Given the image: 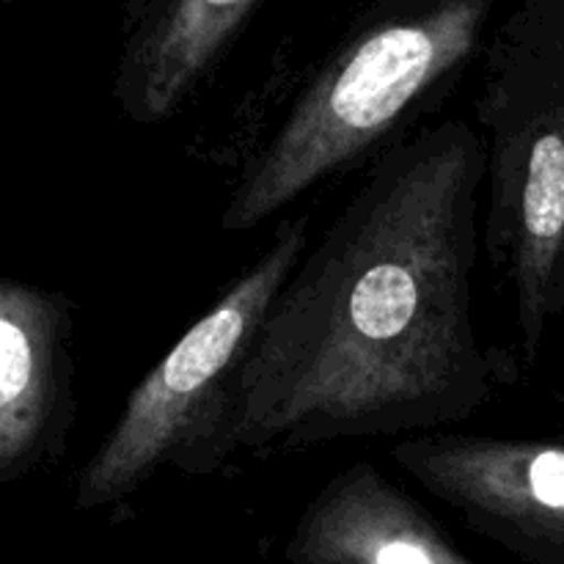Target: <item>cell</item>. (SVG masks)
<instances>
[{
	"instance_id": "obj_1",
	"label": "cell",
	"mask_w": 564,
	"mask_h": 564,
	"mask_svg": "<svg viewBox=\"0 0 564 564\" xmlns=\"http://www.w3.org/2000/svg\"><path fill=\"white\" fill-rule=\"evenodd\" d=\"M485 176L482 138L457 119L367 165L237 375L235 452L435 433L516 380L474 325Z\"/></svg>"
},
{
	"instance_id": "obj_2",
	"label": "cell",
	"mask_w": 564,
	"mask_h": 564,
	"mask_svg": "<svg viewBox=\"0 0 564 564\" xmlns=\"http://www.w3.org/2000/svg\"><path fill=\"white\" fill-rule=\"evenodd\" d=\"M499 0H375L312 69L242 169L220 229L251 231L323 182L372 165L446 97Z\"/></svg>"
},
{
	"instance_id": "obj_3",
	"label": "cell",
	"mask_w": 564,
	"mask_h": 564,
	"mask_svg": "<svg viewBox=\"0 0 564 564\" xmlns=\"http://www.w3.org/2000/svg\"><path fill=\"white\" fill-rule=\"evenodd\" d=\"M474 113L488 158L485 253L532 367L564 314V0H521L496 28Z\"/></svg>"
},
{
	"instance_id": "obj_4",
	"label": "cell",
	"mask_w": 564,
	"mask_h": 564,
	"mask_svg": "<svg viewBox=\"0 0 564 564\" xmlns=\"http://www.w3.org/2000/svg\"><path fill=\"white\" fill-rule=\"evenodd\" d=\"M308 248V215L275 224L264 251L127 394L113 427L77 471V510L121 505L163 468L209 477L237 455L235 380Z\"/></svg>"
},
{
	"instance_id": "obj_5",
	"label": "cell",
	"mask_w": 564,
	"mask_h": 564,
	"mask_svg": "<svg viewBox=\"0 0 564 564\" xmlns=\"http://www.w3.org/2000/svg\"><path fill=\"white\" fill-rule=\"evenodd\" d=\"M424 494L468 527L543 564H564V433L411 435L389 449Z\"/></svg>"
},
{
	"instance_id": "obj_6",
	"label": "cell",
	"mask_w": 564,
	"mask_h": 564,
	"mask_svg": "<svg viewBox=\"0 0 564 564\" xmlns=\"http://www.w3.org/2000/svg\"><path fill=\"white\" fill-rule=\"evenodd\" d=\"M75 301L0 279V485L58 466L77 419Z\"/></svg>"
},
{
	"instance_id": "obj_7",
	"label": "cell",
	"mask_w": 564,
	"mask_h": 564,
	"mask_svg": "<svg viewBox=\"0 0 564 564\" xmlns=\"http://www.w3.org/2000/svg\"><path fill=\"white\" fill-rule=\"evenodd\" d=\"M259 0H130L116 61V108L138 127L185 110L218 69Z\"/></svg>"
},
{
	"instance_id": "obj_8",
	"label": "cell",
	"mask_w": 564,
	"mask_h": 564,
	"mask_svg": "<svg viewBox=\"0 0 564 564\" xmlns=\"http://www.w3.org/2000/svg\"><path fill=\"white\" fill-rule=\"evenodd\" d=\"M290 564H477L446 529L372 463H352L303 507Z\"/></svg>"
}]
</instances>
